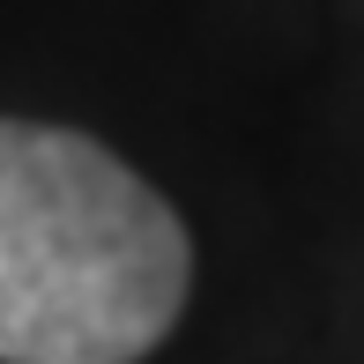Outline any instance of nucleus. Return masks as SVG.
Returning a JSON list of instances; mask_svg holds the SVG:
<instances>
[{
    "label": "nucleus",
    "instance_id": "f257e3e1",
    "mask_svg": "<svg viewBox=\"0 0 364 364\" xmlns=\"http://www.w3.org/2000/svg\"><path fill=\"white\" fill-rule=\"evenodd\" d=\"M186 290L193 238L134 164L0 112V364H141Z\"/></svg>",
    "mask_w": 364,
    "mask_h": 364
}]
</instances>
